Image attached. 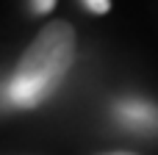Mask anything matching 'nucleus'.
I'll use <instances>...</instances> for the list:
<instances>
[{"label": "nucleus", "mask_w": 158, "mask_h": 155, "mask_svg": "<svg viewBox=\"0 0 158 155\" xmlns=\"http://www.w3.org/2000/svg\"><path fill=\"white\" fill-rule=\"evenodd\" d=\"M56 6V0H33V11L36 14H44V11H50Z\"/></svg>", "instance_id": "obj_3"}, {"label": "nucleus", "mask_w": 158, "mask_h": 155, "mask_svg": "<svg viewBox=\"0 0 158 155\" xmlns=\"http://www.w3.org/2000/svg\"><path fill=\"white\" fill-rule=\"evenodd\" d=\"M75 61V31L69 22L56 19L39 31L22 53L14 78L8 80V100L19 108L39 105L67 78Z\"/></svg>", "instance_id": "obj_1"}, {"label": "nucleus", "mask_w": 158, "mask_h": 155, "mask_svg": "<svg viewBox=\"0 0 158 155\" xmlns=\"http://www.w3.org/2000/svg\"><path fill=\"white\" fill-rule=\"evenodd\" d=\"M119 116L136 128H147V125H156L158 122V111L150 105V103H142V100H125L119 103Z\"/></svg>", "instance_id": "obj_2"}, {"label": "nucleus", "mask_w": 158, "mask_h": 155, "mask_svg": "<svg viewBox=\"0 0 158 155\" xmlns=\"http://www.w3.org/2000/svg\"><path fill=\"white\" fill-rule=\"evenodd\" d=\"M86 6L92 11H97V14H106L108 11V0H86Z\"/></svg>", "instance_id": "obj_4"}]
</instances>
